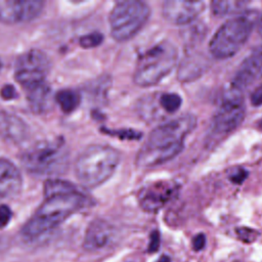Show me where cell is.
Masks as SVG:
<instances>
[{
  "label": "cell",
  "mask_w": 262,
  "mask_h": 262,
  "mask_svg": "<svg viewBox=\"0 0 262 262\" xmlns=\"http://www.w3.org/2000/svg\"><path fill=\"white\" fill-rule=\"evenodd\" d=\"M255 21V13H244L225 21L214 34L209 50L217 59L233 56L249 39Z\"/></svg>",
  "instance_id": "6"
},
{
  "label": "cell",
  "mask_w": 262,
  "mask_h": 262,
  "mask_svg": "<svg viewBox=\"0 0 262 262\" xmlns=\"http://www.w3.org/2000/svg\"><path fill=\"white\" fill-rule=\"evenodd\" d=\"M196 122L193 115L187 114L156 127L138 150L136 165L150 168L174 159L182 151L184 139L195 128Z\"/></svg>",
  "instance_id": "2"
},
{
  "label": "cell",
  "mask_w": 262,
  "mask_h": 262,
  "mask_svg": "<svg viewBox=\"0 0 262 262\" xmlns=\"http://www.w3.org/2000/svg\"><path fill=\"white\" fill-rule=\"evenodd\" d=\"M262 77V47L254 50L239 66L233 80L234 91H242Z\"/></svg>",
  "instance_id": "12"
},
{
  "label": "cell",
  "mask_w": 262,
  "mask_h": 262,
  "mask_svg": "<svg viewBox=\"0 0 262 262\" xmlns=\"http://www.w3.org/2000/svg\"><path fill=\"white\" fill-rule=\"evenodd\" d=\"M159 103L169 114L177 112L182 103V98L176 93H164L160 96Z\"/></svg>",
  "instance_id": "21"
},
{
  "label": "cell",
  "mask_w": 262,
  "mask_h": 262,
  "mask_svg": "<svg viewBox=\"0 0 262 262\" xmlns=\"http://www.w3.org/2000/svg\"><path fill=\"white\" fill-rule=\"evenodd\" d=\"M204 61L198 56H186L178 70V79L187 82L199 77L204 71Z\"/></svg>",
  "instance_id": "18"
},
{
  "label": "cell",
  "mask_w": 262,
  "mask_h": 262,
  "mask_svg": "<svg viewBox=\"0 0 262 262\" xmlns=\"http://www.w3.org/2000/svg\"><path fill=\"white\" fill-rule=\"evenodd\" d=\"M27 100L34 113H44L49 105L50 87L45 82H41L25 88Z\"/></svg>",
  "instance_id": "17"
},
{
  "label": "cell",
  "mask_w": 262,
  "mask_h": 262,
  "mask_svg": "<svg viewBox=\"0 0 262 262\" xmlns=\"http://www.w3.org/2000/svg\"><path fill=\"white\" fill-rule=\"evenodd\" d=\"M150 15L147 3L139 0L117 2L108 16L112 37L118 42L132 39L144 27Z\"/></svg>",
  "instance_id": "7"
},
{
  "label": "cell",
  "mask_w": 262,
  "mask_h": 262,
  "mask_svg": "<svg viewBox=\"0 0 262 262\" xmlns=\"http://www.w3.org/2000/svg\"><path fill=\"white\" fill-rule=\"evenodd\" d=\"M51 67V62L48 56L39 49H31L23 53L15 62L16 71H26L31 73L48 74Z\"/></svg>",
  "instance_id": "16"
},
{
  "label": "cell",
  "mask_w": 262,
  "mask_h": 262,
  "mask_svg": "<svg viewBox=\"0 0 262 262\" xmlns=\"http://www.w3.org/2000/svg\"><path fill=\"white\" fill-rule=\"evenodd\" d=\"M251 103L254 106H259L262 104V84L259 85L251 94Z\"/></svg>",
  "instance_id": "27"
},
{
  "label": "cell",
  "mask_w": 262,
  "mask_h": 262,
  "mask_svg": "<svg viewBox=\"0 0 262 262\" xmlns=\"http://www.w3.org/2000/svg\"><path fill=\"white\" fill-rule=\"evenodd\" d=\"M178 192V185L170 180H161L143 187L138 201L140 207L146 212H157L170 202Z\"/></svg>",
  "instance_id": "10"
},
{
  "label": "cell",
  "mask_w": 262,
  "mask_h": 262,
  "mask_svg": "<svg viewBox=\"0 0 262 262\" xmlns=\"http://www.w3.org/2000/svg\"><path fill=\"white\" fill-rule=\"evenodd\" d=\"M246 108L242 96L232 93L223 99L214 115L212 131L215 136H224L234 131L244 121Z\"/></svg>",
  "instance_id": "8"
},
{
  "label": "cell",
  "mask_w": 262,
  "mask_h": 262,
  "mask_svg": "<svg viewBox=\"0 0 262 262\" xmlns=\"http://www.w3.org/2000/svg\"><path fill=\"white\" fill-rule=\"evenodd\" d=\"M206 245V236L204 233L196 234L192 239V248L194 251H201Z\"/></svg>",
  "instance_id": "28"
},
{
  "label": "cell",
  "mask_w": 262,
  "mask_h": 262,
  "mask_svg": "<svg viewBox=\"0 0 262 262\" xmlns=\"http://www.w3.org/2000/svg\"><path fill=\"white\" fill-rule=\"evenodd\" d=\"M236 234L241 241L244 243H253L257 236L258 232L254 229L248 228V227H239L236 229Z\"/></svg>",
  "instance_id": "24"
},
{
  "label": "cell",
  "mask_w": 262,
  "mask_h": 262,
  "mask_svg": "<svg viewBox=\"0 0 262 262\" xmlns=\"http://www.w3.org/2000/svg\"><path fill=\"white\" fill-rule=\"evenodd\" d=\"M203 1L168 0L163 3V15L173 25H186L192 21L203 11Z\"/></svg>",
  "instance_id": "11"
},
{
  "label": "cell",
  "mask_w": 262,
  "mask_h": 262,
  "mask_svg": "<svg viewBox=\"0 0 262 262\" xmlns=\"http://www.w3.org/2000/svg\"><path fill=\"white\" fill-rule=\"evenodd\" d=\"M115 234L114 227L103 219L93 220L87 227L83 247L85 250L93 252L106 247Z\"/></svg>",
  "instance_id": "13"
},
{
  "label": "cell",
  "mask_w": 262,
  "mask_h": 262,
  "mask_svg": "<svg viewBox=\"0 0 262 262\" xmlns=\"http://www.w3.org/2000/svg\"><path fill=\"white\" fill-rule=\"evenodd\" d=\"M246 4H247L246 1H233V0L213 1L211 3V10L215 15L222 16V15L236 12Z\"/></svg>",
  "instance_id": "20"
},
{
  "label": "cell",
  "mask_w": 262,
  "mask_h": 262,
  "mask_svg": "<svg viewBox=\"0 0 262 262\" xmlns=\"http://www.w3.org/2000/svg\"><path fill=\"white\" fill-rule=\"evenodd\" d=\"M24 168L37 175L63 173L69 165V149L62 138L41 140L19 156Z\"/></svg>",
  "instance_id": "4"
},
{
  "label": "cell",
  "mask_w": 262,
  "mask_h": 262,
  "mask_svg": "<svg viewBox=\"0 0 262 262\" xmlns=\"http://www.w3.org/2000/svg\"><path fill=\"white\" fill-rule=\"evenodd\" d=\"M26 122L15 114L0 111V138L4 141L19 144L28 136Z\"/></svg>",
  "instance_id": "14"
},
{
  "label": "cell",
  "mask_w": 262,
  "mask_h": 262,
  "mask_svg": "<svg viewBox=\"0 0 262 262\" xmlns=\"http://www.w3.org/2000/svg\"><path fill=\"white\" fill-rule=\"evenodd\" d=\"M177 59L178 51L173 43H158L138 58L133 75L134 83L140 87L159 84L175 68Z\"/></svg>",
  "instance_id": "5"
},
{
  "label": "cell",
  "mask_w": 262,
  "mask_h": 262,
  "mask_svg": "<svg viewBox=\"0 0 262 262\" xmlns=\"http://www.w3.org/2000/svg\"><path fill=\"white\" fill-rule=\"evenodd\" d=\"M246 177H247V171H245L241 168H238L234 173H232L230 175V179L234 183H242Z\"/></svg>",
  "instance_id": "30"
},
{
  "label": "cell",
  "mask_w": 262,
  "mask_h": 262,
  "mask_svg": "<svg viewBox=\"0 0 262 262\" xmlns=\"http://www.w3.org/2000/svg\"><path fill=\"white\" fill-rule=\"evenodd\" d=\"M0 95L3 99L10 100V99H14L17 96V93L15 91V88L12 85L7 84L1 88Z\"/></svg>",
  "instance_id": "26"
},
{
  "label": "cell",
  "mask_w": 262,
  "mask_h": 262,
  "mask_svg": "<svg viewBox=\"0 0 262 262\" xmlns=\"http://www.w3.org/2000/svg\"><path fill=\"white\" fill-rule=\"evenodd\" d=\"M44 7L41 0H0V23L16 25L37 18Z\"/></svg>",
  "instance_id": "9"
},
{
  "label": "cell",
  "mask_w": 262,
  "mask_h": 262,
  "mask_svg": "<svg viewBox=\"0 0 262 262\" xmlns=\"http://www.w3.org/2000/svg\"><path fill=\"white\" fill-rule=\"evenodd\" d=\"M159 246H160V234L158 231H154L150 235V243L148 246V251L156 252V251H158Z\"/></svg>",
  "instance_id": "29"
},
{
  "label": "cell",
  "mask_w": 262,
  "mask_h": 262,
  "mask_svg": "<svg viewBox=\"0 0 262 262\" xmlns=\"http://www.w3.org/2000/svg\"><path fill=\"white\" fill-rule=\"evenodd\" d=\"M157 262H171V259H170L168 256L164 255V256H162Z\"/></svg>",
  "instance_id": "32"
},
{
  "label": "cell",
  "mask_w": 262,
  "mask_h": 262,
  "mask_svg": "<svg viewBox=\"0 0 262 262\" xmlns=\"http://www.w3.org/2000/svg\"><path fill=\"white\" fill-rule=\"evenodd\" d=\"M103 41V35L99 32H92L83 35L79 39V43L83 48H93L100 45Z\"/></svg>",
  "instance_id": "22"
},
{
  "label": "cell",
  "mask_w": 262,
  "mask_h": 262,
  "mask_svg": "<svg viewBox=\"0 0 262 262\" xmlns=\"http://www.w3.org/2000/svg\"><path fill=\"white\" fill-rule=\"evenodd\" d=\"M12 216V212L9 209V207L5 206V205H0V228L5 227Z\"/></svg>",
  "instance_id": "25"
},
{
  "label": "cell",
  "mask_w": 262,
  "mask_h": 262,
  "mask_svg": "<svg viewBox=\"0 0 262 262\" xmlns=\"http://www.w3.org/2000/svg\"><path fill=\"white\" fill-rule=\"evenodd\" d=\"M104 133H107V134H112L114 136H119L120 138L124 139V138H127V139H139L142 134L140 132H137V131H134V130H108L106 128H102L101 129Z\"/></svg>",
  "instance_id": "23"
},
{
  "label": "cell",
  "mask_w": 262,
  "mask_h": 262,
  "mask_svg": "<svg viewBox=\"0 0 262 262\" xmlns=\"http://www.w3.org/2000/svg\"><path fill=\"white\" fill-rule=\"evenodd\" d=\"M43 191L44 202L21 228V234L30 239L54 229L90 203L73 183L64 180H47L44 182Z\"/></svg>",
  "instance_id": "1"
},
{
  "label": "cell",
  "mask_w": 262,
  "mask_h": 262,
  "mask_svg": "<svg viewBox=\"0 0 262 262\" xmlns=\"http://www.w3.org/2000/svg\"><path fill=\"white\" fill-rule=\"evenodd\" d=\"M0 68H1V61H0Z\"/></svg>",
  "instance_id": "33"
},
{
  "label": "cell",
  "mask_w": 262,
  "mask_h": 262,
  "mask_svg": "<svg viewBox=\"0 0 262 262\" xmlns=\"http://www.w3.org/2000/svg\"><path fill=\"white\" fill-rule=\"evenodd\" d=\"M23 186V178L18 168L9 160L0 158V198L17 195Z\"/></svg>",
  "instance_id": "15"
},
{
  "label": "cell",
  "mask_w": 262,
  "mask_h": 262,
  "mask_svg": "<svg viewBox=\"0 0 262 262\" xmlns=\"http://www.w3.org/2000/svg\"><path fill=\"white\" fill-rule=\"evenodd\" d=\"M119 162L120 152L113 146L91 144L77 157L75 174L84 187L95 188L113 175Z\"/></svg>",
  "instance_id": "3"
},
{
  "label": "cell",
  "mask_w": 262,
  "mask_h": 262,
  "mask_svg": "<svg viewBox=\"0 0 262 262\" xmlns=\"http://www.w3.org/2000/svg\"><path fill=\"white\" fill-rule=\"evenodd\" d=\"M258 34L262 38V15H261V17L259 19V23H258Z\"/></svg>",
  "instance_id": "31"
},
{
  "label": "cell",
  "mask_w": 262,
  "mask_h": 262,
  "mask_svg": "<svg viewBox=\"0 0 262 262\" xmlns=\"http://www.w3.org/2000/svg\"><path fill=\"white\" fill-rule=\"evenodd\" d=\"M55 101L62 112L69 114L74 112L80 104V94L72 89H62L55 94Z\"/></svg>",
  "instance_id": "19"
}]
</instances>
